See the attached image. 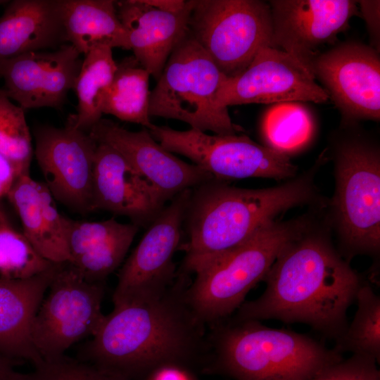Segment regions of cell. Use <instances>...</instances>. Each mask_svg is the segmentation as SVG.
Wrapping results in <instances>:
<instances>
[{
	"mask_svg": "<svg viewBox=\"0 0 380 380\" xmlns=\"http://www.w3.org/2000/svg\"><path fill=\"white\" fill-rule=\"evenodd\" d=\"M186 277L177 274L159 296L113 304L84 350L89 362L133 380L162 367L205 361V324L187 302Z\"/></svg>",
	"mask_w": 380,
	"mask_h": 380,
	"instance_id": "1",
	"label": "cell"
},
{
	"mask_svg": "<svg viewBox=\"0 0 380 380\" xmlns=\"http://www.w3.org/2000/svg\"><path fill=\"white\" fill-rule=\"evenodd\" d=\"M264 281L263 293L243 303L232 319L301 322L335 340L362 283L329 240L309 229L282 250Z\"/></svg>",
	"mask_w": 380,
	"mask_h": 380,
	"instance_id": "2",
	"label": "cell"
},
{
	"mask_svg": "<svg viewBox=\"0 0 380 380\" xmlns=\"http://www.w3.org/2000/svg\"><path fill=\"white\" fill-rule=\"evenodd\" d=\"M310 175L266 189L212 179L191 189L184 221L188 240L181 273L196 272L236 249L281 212L315 200Z\"/></svg>",
	"mask_w": 380,
	"mask_h": 380,
	"instance_id": "3",
	"label": "cell"
},
{
	"mask_svg": "<svg viewBox=\"0 0 380 380\" xmlns=\"http://www.w3.org/2000/svg\"><path fill=\"white\" fill-rule=\"evenodd\" d=\"M203 372L235 380H313L343 360L311 337L256 320L215 323Z\"/></svg>",
	"mask_w": 380,
	"mask_h": 380,
	"instance_id": "4",
	"label": "cell"
},
{
	"mask_svg": "<svg viewBox=\"0 0 380 380\" xmlns=\"http://www.w3.org/2000/svg\"><path fill=\"white\" fill-rule=\"evenodd\" d=\"M308 226L303 217L272 220L244 243L196 272L186 298L197 318L213 324L228 317L264 280L282 250Z\"/></svg>",
	"mask_w": 380,
	"mask_h": 380,
	"instance_id": "5",
	"label": "cell"
},
{
	"mask_svg": "<svg viewBox=\"0 0 380 380\" xmlns=\"http://www.w3.org/2000/svg\"><path fill=\"white\" fill-rule=\"evenodd\" d=\"M227 77L188 29L151 91L150 117L178 120L205 132L236 134L241 127L232 122L227 108L217 103Z\"/></svg>",
	"mask_w": 380,
	"mask_h": 380,
	"instance_id": "6",
	"label": "cell"
},
{
	"mask_svg": "<svg viewBox=\"0 0 380 380\" xmlns=\"http://www.w3.org/2000/svg\"><path fill=\"white\" fill-rule=\"evenodd\" d=\"M188 29L227 77L242 72L262 48L273 47L271 10L262 1L193 0Z\"/></svg>",
	"mask_w": 380,
	"mask_h": 380,
	"instance_id": "7",
	"label": "cell"
},
{
	"mask_svg": "<svg viewBox=\"0 0 380 380\" xmlns=\"http://www.w3.org/2000/svg\"><path fill=\"white\" fill-rule=\"evenodd\" d=\"M334 208L348 254H376L380 247V156L360 141L339 148L336 159Z\"/></svg>",
	"mask_w": 380,
	"mask_h": 380,
	"instance_id": "8",
	"label": "cell"
},
{
	"mask_svg": "<svg viewBox=\"0 0 380 380\" xmlns=\"http://www.w3.org/2000/svg\"><path fill=\"white\" fill-rule=\"evenodd\" d=\"M33 319L32 344L43 360L62 355L75 343L94 336L105 315L104 282L83 278L68 262L60 263Z\"/></svg>",
	"mask_w": 380,
	"mask_h": 380,
	"instance_id": "9",
	"label": "cell"
},
{
	"mask_svg": "<svg viewBox=\"0 0 380 380\" xmlns=\"http://www.w3.org/2000/svg\"><path fill=\"white\" fill-rule=\"evenodd\" d=\"M148 131L166 150L184 156L217 179H282L294 177L297 170L289 156L245 135H210L192 128L180 131L156 125Z\"/></svg>",
	"mask_w": 380,
	"mask_h": 380,
	"instance_id": "10",
	"label": "cell"
},
{
	"mask_svg": "<svg viewBox=\"0 0 380 380\" xmlns=\"http://www.w3.org/2000/svg\"><path fill=\"white\" fill-rule=\"evenodd\" d=\"M191 189L174 196L148 225L119 272L113 304L159 296L174 284L177 274L173 256L179 247Z\"/></svg>",
	"mask_w": 380,
	"mask_h": 380,
	"instance_id": "11",
	"label": "cell"
},
{
	"mask_svg": "<svg viewBox=\"0 0 380 380\" xmlns=\"http://www.w3.org/2000/svg\"><path fill=\"white\" fill-rule=\"evenodd\" d=\"M345 121L380 119V57L372 46L341 43L309 63Z\"/></svg>",
	"mask_w": 380,
	"mask_h": 380,
	"instance_id": "12",
	"label": "cell"
},
{
	"mask_svg": "<svg viewBox=\"0 0 380 380\" xmlns=\"http://www.w3.org/2000/svg\"><path fill=\"white\" fill-rule=\"evenodd\" d=\"M329 96L298 60L279 49L265 46L239 75L227 77L217 96L219 107L284 102L324 103Z\"/></svg>",
	"mask_w": 380,
	"mask_h": 380,
	"instance_id": "13",
	"label": "cell"
},
{
	"mask_svg": "<svg viewBox=\"0 0 380 380\" xmlns=\"http://www.w3.org/2000/svg\"><path fill=\"white\" fill-rule=\"evenodd\" d=\"M34 155L53 196L80 214L91 212L94 155L97 142L68 123L63 128H35Z\"/></svg>",
	"mask_w": 380,
	"mask_h": 380,
	"instance_id": "14",
	"label": "cell"
},
{
	"mask_svg": "<svg viewBox=\"0 0 380 380\" xmlns=\"http://www.w3.org/2000/svg\"><path fill=\"white\" fill-rule=\"evenodd\" d=\"M268 4L273 47L307 68L318 49L343 32L359 8L353 0H272Z\"/></svg>",
	"mask_w": 380,
	"mask_h": 380,
	"instance_id": "15",
	"label": "cell"
},
{
	"mask_svg": "<svg viewBox=\"0 0 380 380\" xmlns=\"http://www.w3.org/2000/svg\"><path fill=\"white\" fill-rule=\"evenodd\" d=\"M70 44L13 58L0 66L5 94L23 109L59 108L73 89L82 61Z\"/></svg>",
	"mask_w": 380,
	"mask_h": 380,
	"instance_id": "16",
	"label": "cell"
},
{
	"mask_svg": "<svg viewBox=\"0 0 380 380\" xmlns=\"http://www.w3.org/2000/svg\"><path fill=\"white\" fill-rule=\"evenodd\" d=\"M89 133L97 143L106 144L117 150L167 201L214 178L198 166L186 163L166 150L146 128L132 132L101 118Z\"/></svg>",
	"mask_w": 380,
	"mask_h": 380,
	"instance_id": "17",
	"label": "cell"
},
{
	"mask_svg": "<svg viewBox=\"0 0 380 380\" xmlns=\"http://www.w3.org/2000/svg\"><path fill=\"white\" fill-rule=\"evenodd\" d=\"M167 200L114 148L97 143L94 155L91 212L106 210L148 226Z\"/></svg>",
	"mask_w": 380,
	"mask_h": 380,
	"instance_id": "18",
	"label": "cell"
},
{
	"mask_svg": "<svg viewBox=\"0 0 380 380\" xmlns=\"http://www.w3.org/2000/svg\"><path fill=\"white\" fill-rule=\"evenodd\" d=\"M118 16L128 32L134 56L158 80L171 53L188 30L193 0L181 13L162 11L144 0L115 1Z\"/></svg>",
	"mask_w": 380,
	"mask_h": 380,
	"instance_id": "19",
	"label": "cell"
},
{
	"mask_svg": "<svg viewBox=\"0 0 380 380\" xmlns=\"http://www.w3.org/2000/svg\"><path fill=\"white\" fill-rule=\"evenodd\" d=\"M6 197L20 220L23 234L37 251L53 263L69 262L70 219L58 212L46 184L33 179L30 173L23 174Z\"/></svg>",
	"mask_w": 380,
	"mask_h": 380,
	"instance_id": "20",
	"label": "cell"
},
{
	"mask_svg": "<svg viewBox=\"0 0 380 380\" xmlns=\"http://www.w3.org/2000/svg\"><path fill=\"white\" fill-rule=\"evenodd\" d=\"M139 226L110 218L99 222L70 220L68 263L86 280L104 282L122 262Z\"/></svg>",
	"mask_w": 380,
	"mask_h": 380,
	"instance_id": "21",
	"label": "cell"
},
{
	"mask_svg": "<svg viewBox=\"0 0 380 380\" xmlns=\"http://www.w3.org/2000/svg\"><path fill=\"white\" fill-rule=\"evenodd\" d=\"M61 0H15L0 18V66L20 55L66 44Z\"/></svg>",
	"mask_w": 380,
	"mask_h": 380,
	"instance_id": "22",
	"label": "cell"
},
{
	"mask_svg": "<svg viewBox=\"0 0 380 380\" xmlns=\"http://www.w3.org/2000/svg\"><path fill=\"white\" fill-rule=\"evenodd\" d=\"M60 263L29 279L0 280V354L25 360L35 367L43 359L31 339L37 310Z\"/></svg>",
	"mask_w": 380,
	"mask_h": 380,
	"instance_id": "23",
	"label": "cell"
},
{
	"mask_svg": "<svg viewBox=\"0 0 380 380\" xmlns=\"http://www.w3.org/2000/svg\"><path fill=\"white\" fill-rule=\"evenodd\" d=\"M66 42L80 54L96 46L130 49L128 32L112 0H61Z\"/></svg>",
	"mask_w": 380,
	"mask_h": 380,
	"instance_id": "24",
	"label": "cell"
},
{
	"mask_svg": "<svg viewBox=\"0 0 380 380\" xmlns=\"http://www.w3.org/2000/svg\"><path fill=\"white\" fill-rule=\"evenodd\" d=\"M112 49L96 46L84 54L73 89L77 99V113L68 121L72 126L87 132L103 114L102 106L116 70Z\"/></svg>",
	"mask_w": 380,
	"mask_h": 380,
	"instance_id": "25",
	"label": "cell"
},
{
	"mask_svg": "<svg viewBox=\"0 0 380 380\" xmlns=\"http://www.w3.org/2000/svg\"><path fill=\"white\" fill-rule=\"evenodd\" d=\"M149 72L134 56L117 63L113 81L105 96L103 114L137 123L148 130L153 125L149 115Z\"/></svg>",
	"mask_w": 380,
	"mask_h": 380,
	"instance_id": "26",
	"label": "cell"
},
{
	"mask_svg": "<svg viewBox=\"0 0 380 380\" xmlns=\"http://www.w3.org/2000/svg\"><path fill=\"white\" fill-rule=\"evenodd\" d=\"M261 132L265 146L289 156L310 141L315 123L308 109L300 102H284L266 111Z\"/></svg>",
	"mask_w": 380,
	"mask_h": 380,
	"instance_id": "27",
	"label": "cell"
},
{
	"mask_svg": "<svg viewBox=\"0 0 380 380\" xmlns=\"http://www.w3.org/2000/svg\"><path fill=\"white\" fill-rule=\"evenodd\" d=\"M355 300L357 309L353 320L336 340L338 353L350 352L380 360V298L367 283L361 284Z\"/></svg>",
	"mask_w": 380,
	"mask_h": 380,
	"instance_id": "28",
	"label": "cell"
},
{
	"mask_svg": "<svg viewBox=\"0 0 380 380\" xmlns=\"http://www.w3.org/2000/svg\"><path fill=\"white\" fill-rule=\"evenodd\" d=\"M24 236L10 224L0 223V280L14 281L31 278L53 267Z\"/></svg>",
	"mask_w": 380,
	"mask_h": 380,
	"instance_id": "29",
	"label": "cell"
},
{
	"mask_svg": "<svg viewBox=\"0 0 380 380\" xmlns=\"http://www.w3.org/2000/svg\"><path fill=\"white\" fill-rule=\"evenodd\" d=\"M0 153L13 165L20 175L30 173L33 148L24 109L13 104L1 89Z\"/></svg>",
	"mask_w": 380,
	"mask_h": 380,
	"instance_id": "30",
	"label": "cell"
},
{
	"mask_svg": "<svg viewBox=\"0 0 380 380\" xmlns=\"http://www.w3.org/2000/svg\"><path fill=\"white\" fill-rule=\"evenodd\" d=\"M23 380H129L92 363L76 361L62 355L43 360Z\"/></svg>",
	"mask_w": 380,
	"mask_h": 380,
	"instance_id": "31",
	"label": "cell"
},
{
	"mask_svg": "<svg viewBox=\"0 0 380 380\" xmlns=\"http://www.w3.org/2000/svg\"><path fill=\"white\" fill-rule=\"evenodd\" d=\"M376 364L371 357L353 354L336 364L334 369L341 380H380Z\"/></svg>",
	"mask_w": 380,
	"mask_h": 380,
	"instance_id": "32",
	"label": "cell"
},
{
	"mask_svg": "<svg viewBox=\"0 0 380 380\" xmlns=\"http://www.w3.org/2000/svg\"><path fill=\"white\" fill-rule=\"evenodd\" d=\"M360 13L366 22L367 28L372 42V47L379 52L380 39V1L361 0L357 1Z\"/></svg>",
	"mask_w": 380,
	"mask_h": 380,
	"instance_id": "33",
	"label": "cell"
},
{
	"mask_svg": "<svg viewBox=\"0 0 380 380\" xmlns=\"http://www.w3.org/2000/svg\"><path fill=\"white\" fill-rule=\"evenodd\" d=\"M145 380H194L186 367L168 365L149 374Z\"/></svg>",
	"mask_w": 380,
	"mask_h": 380,
	"instance_id": "34",
	"label": "cell"
},
{
	"mask_svg": "<svg viewBox=\"0 0 380 380\" xmlns=\"http://www.w3.org/2000/svg\"><path fill=\"white\" fill-rule=\"evenodd\" d=\"M18 176L13 165L0 153V201L7 196Z\"/></svg>",
	"mask_w": 380,
	"mask_h": 380,
	"instance_id": "35",
	"label": "cell"
},
{
	"mask_svg": "<svg viewBox=\"0 0 380 380\" xmlns=\"http://www.w3.org/2000/svg\"><path fill=\"white\" fill-rule=\"evenodd\" d=\"M145 2L158 10L171 13H178L184 11L188 5L189 0H144Z\"/></svg>",
	"mask_w": 380,
	"mask_h": 380,
	"instance_id": "36",
	"label": "cell"
},
{
	"mask_svg": "<svg viewBox=\"0 0 380 380\" xmlns=\"http://www.w3.org/2000/svg\"><path fill=\"white\" fill-rule=\"evenodd\" d=\"M13 366V360L0 354V380H21L23 379V374L16 372Z\"/></svg>",
	"mask_w": 380,
	"mask_h": 380,
	"instance_id": "37",
	"label": "cell"
},
{
	"mask_svg": "<svg viewBox=\"0 0 380 380\" xmlns=\"http://www.w3.org/2000/svg\"><path fill=\"white\" fill-rule=\"evenodd\" d=\"M334 365L324 372L313 380H341L334 369Z\"/></svg>",
	"mask_w": 380,
	"mask_h": 380,
	"instance_id": "38",
	"label": "cell"
},
{
	"mask_svg": "<svg viewBox=\"0 0 380 380\" xmlns=\"http://www.w3.org/2000/svg\"><path fill=\"white\" fill-rule=\"evenodd\" d=\"M8 220V217L5 213V211L0 203V223Z\"/></svg>",
	"mask_w": 380,
	"mask_h": 380,
	"instance_id": "39",
	"label": "cell"
},
{
	"mask_svg": "<svg viewBox=\"0 0 380 380\" xmlns=\"http://www.w3.org/2000/svg\"><path fill=\"white\" fill-rule=\"evenodd\" d=\"M5 2H7V1L0 0V5Z\"/></svg>",
	"mask_w": 380,
	"mask_h": 380,
	"instance_id": "40",
	"label": "cell"
}]
</instances>
